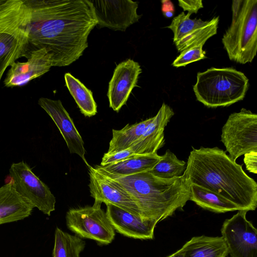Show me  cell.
Wrapping results in <instances>:
<instances>
[{
  "label": "cell",
  "instance_id": "44dd1931",
  "mask_svg": "<svg viewBox=\"0 0 257 257\" xmlns=\"http://www.w3.org/2000/svg\"><path fill=\"white\" fill-rule=\"evenodd\" d=\"M185 257H226L227 247L221 236L192 237L180 248Z\"/></svg>",
  "mask_w": 257,
  "mask_h": 257
},
{
  "label": "cell",
  "instance_id": "f546056e",
  "mask_svg": "<svg viewBox=\"0 0 257 257\" xmlns=\"http://www.w3.org/2000/svg\"><path fill=\"white\" fill-rule=\"evenodd\" d=\"M243 162L249 172L257 173V151H252L244 155Z\"/></svg>",
  "mask_w": 257,
  "mask_h": 257
},
{
  "label": "cell",
  "instance_id": "f1b7e54d",
  "mask_svg": "<svg viewBox=\"0 0 257 257\" xmlns=\"http://www.w3.org/2000/svg\"><path fill=\"white\" fill-rule=\"evenodd\" d=\"M179 6L181 7L184 12L188 11V13L196 14L198 10L203 8L202 0L178 1Z\"/></svg>",
  "mask_w": 257,
  "mask_h": 257
},
{
  "label": "cell",
  "instance_id": "7a4b0ae2",
  "mask_svg": "<svg viewBox=\"0 0 257 257\" xmlns=\"http://www.w3.org/2000/svg\"><path fill=\"white\" fill-rule=\"evenodd\" d=\"M191 184L213 191L237 205L240 210L257 206V184L218 147L192 148L184 173Z\"/></svg>",
  "mask_w": 257,
  "mask_h": 257
},
{
  "label": "cell",
  "instance_id": "2e32d148",
  "mask_svg": "<svg viewBox=\"0 0 257 257\" xmlns=\"http://www.w3.org/2000/svg\"><path fill=\"white\" fill-rule=\"evenodd\" d=\"M38 104L48 113L58 128L70 153L78 155L88 167L89 165L85 158L84 142L61 100L41 97L38 100Z\"/></svg>",
  "mask_w": 257,
  "mask_h": 257
},
{
  "label": "cell",
  "instance_id": "d6a6232c",
  "mask_svg": "<svg viewBox=\"0 0 257 257\" xmlns=\"http://www.w3.org/2000/svg\"><path fill=\"white\" fill-rule=\"evenodd\" d=\"M3 2V1L0 0V4Z\"/></svg>",
  "mask_w": 257,
  "mask_h": 257
},
{
  "label": "cell",
  "instance_id": "4fadbf2b",
  "mask_svg": "<svg viewBox=\"0 0 257 257\" xmlns=\"http://www.w3.org/2000/svg\"><path fill=\"white\" fill-rule=\"evenodd\" d=\"M90 196L95 202L111 204L140 216V211L130 195L95 167L88 166Z\"/></svg>",
  "mask_w": 257,
  "mask_h": 257
},
{
  "label": "cell",
  "instance_id": "52a82bcc",
  "mask_svg": "<svg viewBox=\"0 0 257 257\" xmlns=\"http://www.w3.org/2000/svg\"><path fill=\"white\" fill-rule=\"evenodd\" d=\"M101 203L94 201L91 206L72 208L66 215L68 229L81 238L94 240L99 245H107L113 240L115 230Z\"/></svg>",
  "mask_w": 257,
  "mask_h": 257
},
{
  "label": "cell",
  "instance_id": "9a60e30c",
  "mask_svg": "<svg viewBox=\"0 0 257 257\" xmlns=\"http://www.w3.org/2000/svg\"><path fill=\"white\" fill-rule=\"evenodd\" d=\"M25 57L27 59L26 62L16 61L10 66L4 79L5 86L25 85L48 72L52 67L51 56L44 49L32 50Z\"/></svg>",
  "mask_w": 257,
  "mask_h": 257
},
{
  "label": "cell",
  "instance_id": "4dcf8cb0",
  "mask_svg": "<svg viewBox=\"0 0 257 257\" xmlns=\"http://www.w3.org/2000/svg\"><path fill=\"white\" fill-rule=\"evenodd\" d=\"M162 12L164 16L168 18L172 17L175 13V7L170 1L163 0L161 1Z\"/></svg>",
  "mask_w": 257,
  "mask_h": 257
},
{
  "label": "cell",
  "instance_id": "cb8c5ba5",
  "mask_svg": "<svg viewBox=\"0 0 257 257\" xmlns=\"http://www.w3.org/2000/svg\"><path fill=\"white\" fill-rule=\"evenodd\" d=\"M65 85L74 99L80 112L85 116L91 117L97 113V104L91 90L70 73L64 75Z\"/></svg>",
  "mask_w": 257,
  "mask_h": 257
},
{
  "label": "cell",
  "instance_id": "603a6c76",
  "mask_svg": "<svg viewBox=\"0 0 257 257\" xmlns=\"http://www.w3.org/2000/svg\"><path fill=\"white\" fill-rule=\"evenodd\" d=\"M153 117L141 122L127 124L119 130H112V137L107 153L111 154L129 149L143 134Z\"/></svg>",
  "mask_w": 257,
  "mask_h": 257
},
{
  "label": "cell",
  "instance_id": "4316f807",
  "mask_svg": "<svg viewBox=\"0 0 257 257\" xmlns=\"http://www.w3.org/2000/svg\"><path fill=\"white\" fill-rule=\"evenodd\" d=\"M203 45H196L183 51L173 61L172 65L176 67L186 66L206 58V52L203 50Z\"/></svg>",
  "mask_w": 257,
  "mask_h": 257
},
{
  "label": "cell",
  "instance_id": "9c48e42d",
  "mask_svg": "<svg viewBox=\"0 0 257 257\" xmlns=\"http://www.w3.org/2000/svg\"><path fill=\"white\" fill-rule=\"evenodd\" d=\"M17 192L34 208L48 216L55 209L56 198L49 188L24 161L13 163L9 170Z\"/></svg>",
  "mask_w": 257,
  "mask_h": 257
},
{
  "label": "cell",
  "instance_id": "3957f363",
  "mask_svg": "<svg viewBox=\"0 0 257 257\" xmlns=\"http://www.w3.org/2000/svg\"><path fill=\"white\" fill-rule=\"evenodd\" d=\"M100 173L130 195L144 220L158 223L182 208L190 200L191 184L184 174L179 177L162 179L148 171L126 176Z\"/></svg>",
  "mask_w": 257,
  "mask_h": 257
},
{
  "label": "cell",
  "instance_id": "7c38bea8",
  "mask_svg": "<svg viewBox=\"0 0 257 257\" xmlns=\"http://www.w3.org/2000/svg\"><path fill=\"white\" fill-rule=\"evenodd\" d=\"M92 4L98 28H107L124 32L138 22L142 17L137 12L138 2L132 0H90Z\"/></svg>",
  "mask_w": 257,
  "mask_h": 257
},
{
  "label": "cell",
  "instance_id": "1f68e13d",
  "mask_svg": "<svg viewBox=\"0 0 257 257\" xmlns=\"http://www.w3.org/2000/svg\"><path fill=\"white\" fill-rule=\"evenodd\" d=\"M167 257H185L183 252L181 249Z\"/></svg>",
  "mask_w": 257,
  "mask_h": 257
},
{
  "label": "cell",
  "instance_id": "6da1fadb",
  "mask_svg": "<svg viewBox=\"0 0 257 257\" xmlns=\"http://www.w3.org/2000/svg\"><path fill=\"white\" fill-rule=\"evenodd\" d=\"M30 11L28 51L45 49L52 66L71 65L88 47L97 21L90 0H25ZM27 52V53H28Z\"/></svg>",
  "mask_w": 257,
  "mask_h": 257
},
{
  "label": "cell",
  "instance_id": "e0dca14e",
  "mask_svg": "<svg viewBox=\"0 0 257 257\" xmlns=\"http://www.w3.org/2000/svg\"><path fill=\"white\" fill-rule=\"evenodd\" d=\"M106 205L107 217L112 227L123 236L139 239H152L157 223L144 220L123 209L111 204Z\"/></svg>",
  "mask_w": 257,
  "mask_h": 257
},
{
  "label": "cell",
  "instance_id": "5b68a950",
  "mask_svg": "<svg viewBox=\"0 0 257 257\" xmlns=\"http://www.w3.org/2000/svg\"><path fill=\"white\" fill-rule=\"evenodd\" d=\"M30 18L25 0H3L0 4V82L8 67L28 52Z\"/></svg>",
  "mask_w": 257,
  "mask_h": 257
},
{
  "label": "cell",
  "instance_id": "8fae6325",
  "mask_svg": "<svg viewBox=\"0 0 257 257\" xmlns=\"http://www.w3.org/2000/svg\"><path fill=\"white\" fill-rule=\"evenodd\" d=\"M191 15L183 12L174 17L167 27L172 31L173 43L180 53L196 45H204L207 40L217 34L218 16L203 21L200 19H191Z\"/></svg>",
  "mask_w": 257,
  "mask_h": 257
},
{
  "label": "cell",
  "instance_id": "ba28073f",
  "mask_svg": "<svg viewBox=\"0 0 257 257\" xmlns=\"http://www.w3.org/2000/svg\"><path fill=\"white\" fill-rule=\"evenodd\" d=\"M221 141L234 161L252 151H257V115L241 108L230 114L222 127Z\"/></svg>",
  "mask_w": 257,
  "mask_h": 257
},
{
  "label": "cell",
  "instance_id": "8992f818",
  "mask_svg": "<svg viewBox=\"0 0 257 257\" xmlns=\"http://www.w3.org/2000/svg\"><path fill=\"white\" fill-rule=\"evenodd\" d=\"M232 19L222 38L229 59L245 64L251 62L257 51V1L234 0Z\"/></svg>",
  "mask_w": 257,
  "mask_h": 257
},
{
  "label": "cell",
  "instance_id": "ac0fdd59",
  "mask_svg": "<svg viewBox=\"0 0 257 257\" xmlns=\"http://www.w3.org/2000/svg\"><path fill=\"white\" fill-rule=\"evenodd\" d=\"M174 114L170 106L163 103L143 134L130 148L134 153L137 155L157 153L165 144V128Z\"/></svg>",
  "mask_w": 257,
  "mask_h": 257
},
{
  "label": "cell",
  "instance_id": "d6986e66",
  "mask_svg": "<svg viewBox=\"0 0 257 257\" xmlns=\"http://www.w3.org/2000/svg\"><path fill=\"white\" fill-rule=\"evenodd\" d=\"M33 209L17 192L12 180L0 187V225L23 220Z\"/></svg>",
  "mask_w": 257,
  "mask_h": 257
},
{
  "label": "cell",
  "instance_id": "7402d4cb",
  "mask_svg": "<svg viewBox=\"0 0 257 257\" xmlns=\"http://www.w3.org/2000/svg\"><path fill=\"white\" fill-rule=\"evenodd\" d=\"M190 192V200L205 209L215 213L240 210L237 205L223 196L202 187L192 184Z\"/></svg>",
  "mask_w": 257,
  "mask_h": 257
},
{
  "label": "cell",
  "instance_id": "484cf974",
  "mask_svg": "<svg viewBox=\"0 0 257 257\" xmlns=\"http://www.w3.org/2000/svg\"><path fill=\"white\" fill-rule=\"evenodd\" d=\"M186 168V163L179 160L173 153L167 150L160 161L148 171L158 178L171 179L182 176Z\"/></svg>",
  "mask_w": 257,
  "mask_h": 257
},
{
  "label": "cell",
  "instance_id": "277c9868",
  "mask_svg": "<svg viewBox=\"0 0 257 257\" xmlns=\"http://www.w3.org/2000/svg\"><path fill=\"white\" fill-rule=\"evenodd\" d=\"M193 89L197 101L207 107L232 105L244 98L249 80L241 71L231 68L212 67L198 72Z\"/></svg>",
  "mask_w": 257,
  "mask_h": 257
},
{
  "label": "cell",
  "instance_id": "ffe728a7",
  "mask_svg": "<svg viewBox=\"0 0 257 257\" xmlns=\"http://www.w3.org/2000/svg\"><path fill=\"white\" fill-rule=\"evenodd\" d=\"M161 156L157 153L136 155L122 161L95 168L100 172L117 176H126L146 172L152 169L160 161Z\"/></svg>",
  "mask_w": 257,
  "mask_h": 257
},
{
  "label": "cell",
  "instance_id": "5bb4252c",
  "mask_svg": "<svg viewBox=\"0 0 257 257\" xmlns=\"http://www.w3.org/2000/svg\"><path fill=\"white\" fill-rule=\"evenodd\" d=\"M142 71L139 63L131 59L116 66L109 82L107 93L109 107L114 111L118 112L125 104L132 90L137 86Z\"/></svg>",
  "mask_w": 257,
  "mask_h": 257
},
{
  "label": "cell",
  "instance_id": "d4e9b609",
  "mask_svg": "<svg viewBox=\"0 0 257 257\" xmlns=\"http://www.w3.org/2000/svg\"><path fill=\"white\" fill-rule=\"evenodd\" d=\"M54 237L53 257H80L86 245L82 238L58 227L55 229Z\"/></svg>",
  "mask_w": 257,
  "mask_h": 257
},
{
  "label": "cell",
  "instance_id": "83f0119b",
  "mask_svg": "<svg viewBox=\"0 0 257 257\" xmlns=\"http://www.w3.org/2000/svg\"><path fill=\"white\" fill-rule=\"evenodd\" d=\"M136 155L131 148L111 154L106 153L102 158L100 166H104L115 164L132 158Z\"/></svg>",
  "mask_w": 257,
  "mask_h": 257
},
{
  "label": "cell",
  "instance_id": "30bf717a",
  "mask_svg": "<svg viewBox=\"0 0 257 257\" xmlns=\"http://www.w3.org/2000/svg\"><path fill=\"white\" fill-rule=\"evenodd\" d=\"M247 212L238 210L222 224L221 237L231 257H257V230L247 219Z\"/></svg>",
  "mask_w": 257,
  "mask_h": 257
}]
</instances>
